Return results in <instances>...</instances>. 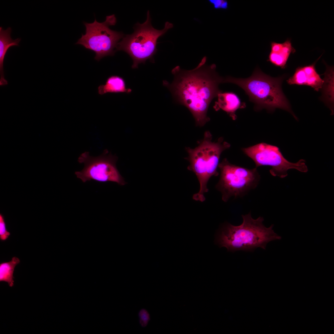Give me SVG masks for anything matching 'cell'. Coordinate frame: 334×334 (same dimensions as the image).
Segmentation results:
<instances>
[{
  "instance_id": "cell-1",
  "label": "cell",
  "mask_w": 334,
  "mask_h": 334,
  "mask_svg": "<svg viewBox=\"0 0 334 334\" xmlns=\"http://www.w3.org/2000/svg\"><path fill=\"white\" fill-rule=\"evenodd\" d=\"M204 57L194 69L187 70L177 66L172 70L173 79L171 83L163 81L164 86L170 91L174 101L186 107L194 117L196 126H203L210 118L207 116L212 100L222 92L220 84L225 83V77L216 71V65L206 64Z\"/></svg>"
},
{
  "instance_id": "cell-2",
  "label": "cell",
  "mask_w": 334,
  "mask_h": 334,
  "mask_svg": "<svg viewBox=\"0 0 334 334\" xmlns=\"http://www.w3.org/2000/svg\"><path fill=\"white\" fill-rule=\"evenodd\" d=\"M242 223L235 226L224 223L217 233L215 243L220 247H226L228 251L242 250L253 252L260 247L265 250L269 242L280 240L281 237L273 229V224L266 227L263 224L264 218L259 216L253 218L251 212L242 215Z\"/></svg>"
},
{
  "instance_id": "cell-3",
  "label": "cell",
  "mask_w": 334,
  "mask_h": 334,
  "mask_svg": "<svg viewBox=\"0 0 334 334\" xmlns=\"http://www.w3.org/2000/svg\"><path fill=\"white\" fill-rule=\"evenodd\" d=\"M283 79V76L272 77L257 67L248 78H238L228 76L225 77V82L234 84L243 89L249 100L254 103L255 111L265 109L271 113L276 109H280L289 112L298 120L282 90Z\"/></svg>"
},
{
  "instance_id": "cell-4",
  "label": "cell",
  "mask_w": 334,
  "mask_h": 334,
  "mask_svg": "<svg viewBox=\"0 0 334 334\" xmlns=\"http://www.w3.org/2000/svg\"><path fill=\"white\" fill-rule=\"evenodd\" d=\"M212 139L210 132L206 131L203 139L198 142L197 147L186 148L188 156L185 159L190 163L187 169L195 174L199 183V191L192 198L201 202L205 200L204 194L208 191L207 184L209 179L219 174L217 169L221 153L230 147L223 137L216 142H212Z\"/></svg>"
},
{
  "instance_id": "cell-5",
  "label": "cell",
  "mask_w": 334,
  "mask_h": 334,
  "mask_svg": "<svg viewBox=\"0 0 334 334\" xmlns=\"http://www.w3.org/2000/svg\"><path fill=\"white\" fill-rule=\"evenodd\" d=\"M151 22L148 11L145 21L136 23L134 27V32L124 36L118 44L116 50L123 51L129 55L133 61V69L137 68L139 64L145 63L148 59L154 62L153 57L157 51V39L173 27L172 23L166 22L163 29L157 30L152 27Z\"/></svg>"
},
{
  "instance_id": "cell-6",
  "label": "cell",
  "mask_w": 334,
  "mask_h": 334,
  "mask_svg": "<svg viewBox=\"0 0 334 334\" xmlns=\"http://www.w3.org/2000/svg\"><path fill=\"white\" fill-rule=\"evenodd\" d=\"M219 180L216 189L226 202L232 197H242L256 188L260 177L257 168L249 169L233 164L225 158L219 163Z\"/></svg>"
},
{
  "instance_id": "cell-7",
  "label": "cell",
  "mask_w": 334,
  "mask_h": 334,
  "mask_svg": "<svg viewBox=\"0 0 334 334\" xmlns=\"http://www.w3.org/2000/svg\"><path fill=\"white\" fill-rule=\"evenodd\" d=\"M117 20L114 15L107 16L104 22H98L95 19L92 23L84 22L85 33L76 43L93 51L95 59L99 61L108 56H113L120 40L124 36L122 32L113 30L109 26L115 25Z\"/></svg>"
},
{
  "instance_id": "cell-8",
  "label": "cell",
  "mask_w": 334,
  "mask_h": 334,
  "mask_svg": "<svg viewBox=\"0 0 334 334\" xmlns=\"http://www.w3.org/2000/svg\"><path fill=\"white\" fill-rule=\"evenodd\" d=\"M117 160V156L106 149L97 156H91L88 152H85L78 160L79 163L84 164V167L82 170L76 171L75 174L84 183L93 180L101 182H113L123 186L126 183L116 167Z\"/></svg>"
},
{
  "instance_id": "cell-9",
  "label": "cell",
  "mask_w": 334,
  "mask_h": 334,
  "mask_svg": "<svg viewBox=\"0 0 334 334\" xmlns=\"http://www.w3.org/2000/svg\"><path fill=\"white\" fill-rule=\"evenodd\" d=\"M243 152L255 162V168L262 166H269V172L274 177L281 178L288 175V170L295 169L306 173L308 171L305 160L302 159L293 163L287 160L282 155L279 148L276 146L261 143L242 149Z\"/></svg>"
},
{
  "instance_id": "cell-10",
  "label": "cell",
  "mask_w": 334,
  "mask_h": 334,
  "mask_svg": "<svg viewBox=\"0 0 334 334\" xmlns=\"http://www.w3.org/2000/svg\"><path fill=\"white\" fill-rule=\"evenodd\" d=\"M320 57L311 65L296 68L293 75L287 80V83L290 85L309 86L315 90L318 91L322 88L324 82L317 72L315 67L316 62Z\"/></svg>"
},
{
  "instance_id": "cell-11",
  "label": "cell",
  "mask_w": 334,
  "mask_h": 334,
  "mask_svg": "<svg viewBox=\"0 0 334 334\" xmlns=\"http://www.w3.org/2000/svg\"><path fill=\"white\" fill-rule=\"evenodd\" d=\"M270 49L268 61L274 65L282 69L286 68L290 55L296 52L295 49L292 45L290 39H287L282 43L271 42Z\"/></svg>"
},
{
  "instance_id": "cell-12",
  "label": "cell",
  "mask_w": 334,
  "mask_h": 334,
  "mask_svg": "<svg viewBox=\"0 0 334 334\" xmlns=\"http://www.w3.org/2000/svg\"><path fill=\"white\" fill-rule=\"evenodd\" d=\"M217 97L214 109L216 111L221 109L225 112L234 120L237 118L236 111L246 107V104L241 102L238 96L233 92H222Z\"/></svg>"
},
{
  "instance_id": "cell-13",
  "label": "cell",
  "mask_w": 334,
  "mask_h": 334,
  "mask_svg": "<svg viewBox=\"0 0 334 334\" xmlns=\"http://www.w3.org/2000/svg\"><path fill=\"white\" fill-rule=\"evenodd\" d=\"M11 28L8 27L6 30L0 27V85L3 86L7 85L8 82L5 79L4 75L3 62L6 52L10 47L18 46L21 39L17 38L12 40L11 34Z\"/></svg>"
},
{
  "instance_id": "cell-14",
  "label": "cell",
  "mask_w": 334,
  "mask_h": 334,
  "mask_svg": "<svg viewBox=\"0 0 334 334\" xmlns=\"http://www.w3.org/2000/svg\"><path fill=\"white\" fill-rule=\"evenodd\" d=\"M131 92V88H127L124 79L116 75L109 77L105 84L100 85L98 88V93L100 95L108 93H130Z\"/></svg>"
},
{
  "instance_id": "cell-15",
  "label": "cell",
  "mask_w": 334,
  "mask_h": 334,
  "mask_svg": "<svg viewBox=\"0 0 334 334\" xmlns=\"http://www.w3.org/2000/svg\"><path fill=\"white\" fill-rule=\"evenodd\" d=\"M322 87V99L334 113V71L332 67L327 66Z\"/></svg>"
},
{
  "instance_id": "cell-16",
  "label": "cell",
  "mask_w": 334,
  "mask_h": 334,
  "mask_svg": "<svg viewBox=\"0 0 334 334\" xmlns=\"http://www.w3.org/2000/svg\"><path fill=\"white\" fill-rule=\"evenodd\" d=\"M19 259L16 257H13L8 262H3L0 264V281H5L8 283L10 287L14 285V277L13 274L15 266L20 263Z\"/></svg>"
},
{
  "instance_id": "cell-17",
  "label": "cell",
  "mask_w": 334,
  "mask_h": 334,
  "mask_svg": "<svg viewBox=\"0 0 334 334\" xmlns=\"http://www.w3.org/2000/svg\"><path fill=\"white\" fill-rule=\"evenodd\" d=\"M139 323L143 328L146 327L150 320V316L148 311L145 309L142 308L138 313Z\"/></svg>"
},
{
  "instance_id": "cell-18",
  "label": "cell",
  "mask_w": 334,
  "mask_h": 334,
  "mask_svg": "<svg viewBox=\"0 0 334 334\" xmlns=\"http://www.w3.org/2000/svg\"><path fill=\"white\" fill-rule=\"evenodd\" d=\"M10 234L6 228V223L3 216L0 214V239L2 241L6 240Z\"/></svg>"
},
{
  "instance_id": "cell-19",
  "label": "cell",
  "mask_w": 334,
  "mask_h": 334,
  "mask_svg": "<svg viewBox=\"0 0 334 334\" xmlns=\"http://www.w3.org/2000/svg\"><path fill=\"white\" fill-rule=\"evenodd\" d=\"M209 2L215 9L226 10L228 7V3L225 0H209Z\"/></svg>"
}]
</instances>
